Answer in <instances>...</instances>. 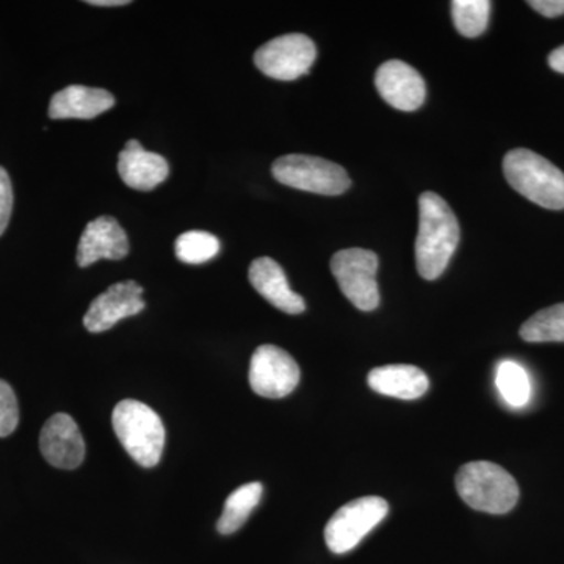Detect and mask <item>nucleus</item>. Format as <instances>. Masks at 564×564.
<instances>
[{
  "label": "nucleus",
  "mask_w": 564,
  "mask_h": 564,
  "mask_svg": "<svg viewBox=\"0 0 564 564\" xmlns=\"http://www.w3.org/2000/svg\"><path fill=\"white\" fill-rule=\"evenodd\" d=\"M113 106L115 98L110 91L70 85L52 96L50 117L52 120H93Z\"/></svg>",
  "instance_id": "dca6fc26"
},
{
  "label": "nucleus",
  "mask_w": 564,
  "mask_h": 564,
  "mask_svg": "<svg viewBox=\"0 0 564 564\" xmlns=\"http://www.w3.org/2000/svg\"><path fill=\"white\" fill-rule=\"evenodd\" d=\"M525 343H564V303L545 307L521 326Z\"/></svg>",
  "instance_id": "aec40b11"
},
{
  "label": "nucleus",
  "mask_w": 564,
  "mask_h": 564,
  "mask_svg": "<svg viewBox=\"0 0 564 564\" xmlns=\"http://www.w3.org/2000/svg\"><path fill=\"white\" fill-rule=\"evenodd\" d=\"M128 254V234L120 223L113 217H98L84 229L76 259L79 267H90L101 259L121 261Z\"/></svg>",
  "instance_id": "ddd939ff"
},
{
  "label": "nucleus",
  "mask_w": 564,
  "mask_h": 564,
  "mask_svg": "<svg viewBox=\"0 0 564 564\" xmlns=\"http://www.w3.org/2000/svg\"><path fill=\"white\" fill-rule=\"evenodd\" d=\"M11 210H13V187L9 173L0 166V236L9 226Z\"/></svg>",
  "instance_id": "b1692460"
},
{
  "label": "nucleus",
  "mask_w": 564,
  "mask_h": 564,
  "mask_svg": "<svg viewBox=\"0 0 564 564\" xmlns=\"http://www.w3.org/2000/svg\"><path fill=\"white\" fill-rule=\"evenodd\" d=\"M272 173L282 185L317 195H343L351 185L343 166L315 155H282L273 163Z\"/></svg>",
  "instance_id": "39448f33"
},
{
  "label": "nucleus",
  "mask_w": 564,
  "mask_h": 564,
  "mask_svg": "<svg viewBox=\"0 0 564 564\" xmlns=\"http://www.w3.org/2000/svg\"><path fill=\"white\" fill-rule=\"evenodd\" d=\"M332 272L348 302L358 310L369 313L380 306L378 256L373 251L364 248L337 251L332 259Z\"/></svg>",
  "instance_id": "0eeeda50"
},
{
  "label": "nucleus",
  "mask_w": 564,
  "mask_h": 564,
  "mask_svg": "<svg viewBox=\"0 0 564 564\" xmlns=\"http://www.w3.org/2000/svg\"><path fill=\"white\" fill-rule=\"evenodd\" d=\"M263 486L259 481H252L240 486L228 497L223 507V513L217 522V530L221 534H232L242 529L250 518L252 510L261 502Z\"/></svg>",
  "instance_id": "a211bd4d"
},
{
  "label": "nucleus",
  "mask_w": 564,
  "mask_h": 564,
  "mask_svg": "<svg viewBox=\"0 0 564 564\" xmlns=\"http://www.w3.org/2000/svg\"><path fill=\"white\" fill-rule=\"evenodd\" d=\"M299 364L276 345H261L252 355L248 380L252 391L265 399H282L300 383Z\"/></svg>",
  "instance_id": "1a4fd4ad"
},
{
  "label": "nucleus",
  "mask_w": 564,
  "mask_h": 564,
  "mask_svg": "<svg viewBox=\"0 0 564 564\" xmlns=\"http://www.w3.org/2000/svg\"><path fill=\"white\" fill-rule=\"evenodd\" d=\"M317 58V47L303 33H289L262 44L254 54L261 73L276 80H296L306 76Z\"/></svg>",
  "instance_id": "6e6552de"
},
{
  "label": "nucleus",
  "mask_w": 564,
  "mask_h": 564,
  "mask_svg": "<svg viewBox=\"0 0 564 564\" xmlns=\"http://www.w3.org/2000/svg\"><path fill=\"white\" fill-rule=\"evenodd\" d=\"M40 451L51 466L77 469L85 458V441L79 425L68 414L52 415L41 430Z\"/></svg>",
  "instance_id": "9b49d317"
},
{
  "label": "nucleus",
  "mask_w": 564,
  "mask_h": 564,
  "mask_svg": "<svg viewBox=\"0 0 564 564\" xmlns=\"http://www.w3.org/2000/svg\"><path fill=\"white\" fill-rule=\"evenodd\" d=\"M220 240L204 231H188L181 234L174 243L177 259L181 262L198 265L214 259L220 252Z\"/></svg>",
  "instance_id": "4be33fe9"
},
{
  "label": "nucleus",
  "mask_w": 564,
  "mask_h": 564,
  "mask_svg": "<svg viewBox=\"0 0 564 564\" xmlns=\"http://www.w3.org/2000/svg\"><path fill=\"white\" fill-rule=\"evenodd\" d=\"M496 384L511 408H524L532 399V381L521 364L503 361L497 367Z\"/></svg>",
  "instance_id": "6ab92c4d"
},
{
  "label": "nucleus",
  "mask_w": 564,
  "mask_h": 564,
  "mask_svg": "<svg viewBox=\"0 0 564 564\" xmlns=\"http://www.w3.org/2000/svg\"><path fill=\"white\" fill-rule=\"evenodd\" d=\"M111 425L124 451L141 467H154L165 447V426L148 404L122 400L115 406Z\"/></svg>",
  "instance_id": "7ed1b4c3"
},
{
  "label": "nucleus",
  "mask_w": 564,
  "mask_h": 564,
  "mask_svg": "<svg viewBox=\"0 0 564 564\" xmlns=\"http://www.w3.org/2000/svg\"><path fill=\"white\" fill-rule=\"evenodd\" d=\"M389 513V505L378 496L359 497L344 505L325 527V541L333 554L352 551Z\"/></svg>",
  "instance_id": "423d86ee"
},
{
  "label": "nucleus",
  "mask_w": 564,
  "mask_h": 564,
  "mask_svg": "<svg viewBox=\"0 0 564 564\" xmlns=\"http://www.w3.org/2000/svg\"><path fill=\"white\" fill-rule=\"evenodd\" d=\"M491 14V2L488 0H454L452 17L455 28L467 39L480 36L486 31Z\"/></svg>",
  "instance_id": "412c9836"
},
{
  "label": "nucleus",
  "mask_w": 564,
  "mask_h": 564,
  "mask_svg": "<svg viewBox=\"0 0 564 564\" xmlns=\"http://www.w3.org/2000/svg\"><path fill=\"white\" fill-rule=\"evenodd\" d=\"M367 381L375 392L400 400L421 399L430 388L426 373L408 364L377 367L369 373Z\"/></svg>",
  "instance_id": "f3484780"
},
{
  "label": "nucleus",
  "mask_w": 564,
  "mask_h": 564,
  "mask_svg": "<svg viewBox=\"0 0 564 564\" xmlns=\"http://www.w3.org/2000/svg\"><path fill=\"white\" fill-rule=\"evenodd\" d=\"M529 6L545 18H558L564 14V0H532Z\"/></svg>",
  "instance_id": "393cba45"
},
{
  "label": "nucleus",
  "mask_w": 564,
  "mask_h": 564,
  "mask_svg": "<svg viewBox=\"0 0 564 564\" xmlns=\"http://www.w3.org/2000/svg\"><path fill=\"white\" fill-rule=\"evenodd\" d=\"M118 173L128 187L150 192L165 182L170 165L162 155L144 151L140 141L129 140L118 155Z\"/></svg>",
  "instance_id": "4468645a"
},
{
  "label": "nucleus",
  "mask_w": 564,
  "mask_h": 564,
  "mask_svg": "<svg viewBox=\"0 0 564 564\" xmlns=\"http://www.w3.org/2000/svg\"><path fill=\"white\" fill-rule=\"evenodd\" d=\"M248 278L252 288L282 313L296 315L306 310L303 296L292 291L284 270L272 258H258L252 261Z\"/></svg>",
  "instance_id": "2eb2a0df"
},
{
  "label": "nucleus",
  "mask_w": 564,
  "mask_h": 564,
  "mask_svg": "<svg viewBox=\"0 0 564 564\" xmlns=\"http://www.w3.org/2000/svg\"><path fill=\"white\" fill-rule=\"evenodd\" d=\"M508 184L544 209H564V173L536 152L513 150L503 159Z\"/></svg>",
  "instance_id": "f03ea898"
},
{
  "label": "nucleus",
  "mask_w": 564,
  "mask_h": 564,
  "mask_svg": "<svg viewBox=\"0 0 564 564\" xmlns=\"http://www.w3.org/2000/svg\"><path fill=\"white\" fill-rule=\"evenodd\" d=\"M549 65L556 73L564 74V44L563 46L556 47L551 55H549Z\"/></svg>",
  "instance_id": "a878e982"
},
{
  "label": "nucleus",
  "mask_w": 564,
  "mask_h": 564,
  "mask_svg": "<svg viewBox=\"0 0 564 564\" xmlns=\"http://www.w3.org/2000/svg\"><path fill=\"white\" fill-rule=\"evenodd\" d=\"M375 85L393 109L414 111L425 102L426 87L421 74L402 61L383 63L375 76Z\"/></svg>",
  "instance_id": "f8f14e48"
},
{
  "label": "nucleus",
  "mask_w": 564,
  "mask_h": 564,
  "mask_svg": "<svg viewBox=\"0 0 564 564\" xmlns=\"http://www.w3.org/2000/svg\"><path fill=\"white\" fill-rule=\"evenodd\" d=\"M20 423V406L13 389L0 380V437L10 436Z\"/></svg>",
  "instance_id": "5701e85b"
},
{
  "label": "nucleus",
  "mask_w": 564,
  "mask_h": 564,
  "mask_svg": "<svg viewBox=\"0 0 564 564\" xmlns=\"http://www.w3.org/2000/svg\"><path fill=\"white\" fill-rule=\"evenodd\" d=\"M88 6L96 7H122L129 6V0H88Z\"/></svg>",
  "instance_id": "bb28decb"
},
{
  "label": "nucleus",
  "mask_w": 564,
  "mask_h": 564,
  "mask_svg": "<svg viewBox=\"0 0 564 564\" xmlns=\"http://www.w3.org/2000/svg\"><path fill=\"white\" fill-rule=\"evenodd\" d=\"M147 303L143 288L135 281H121L110 285L96 296L84 317L85 328L90 333H104L118 322L140 314Z\"/></svg>",
  "instance_id": "9d476101"
},
{
  "label": "nucleus",
  "mask_w": 564,
  "mask_h": 564,
  "mask_svg": "<svg viewBox=\"0 0 564 564\" xmlns=\"http://www.w3.org/2000/svg\"><path fill=\"white\" fill-rule=\"evenodd\" d=\"M463 502L489 514L510 513L519 500V486L499 464L474 462L464 464L455 478Z\"/></svg>",
  "instance_id": "20e7f679"
},
{
  "label": "nucleus",
  "mask_w": 564,
  "mask_h": 564,
  "mask_svg": "<svg viewBox=\"0 0 564 564\" xmlns=\"http://www.w3.org/2000/svg\"><path fill=\"white\" fill-rule=\"evenodd\" d=\"M459 225L452 207L433 192L419 198L415 265L423 280L434 281L447 269L459 243Z\"/></svg>",
  "instance_id": "f257e3e1"
}]
</instances>
